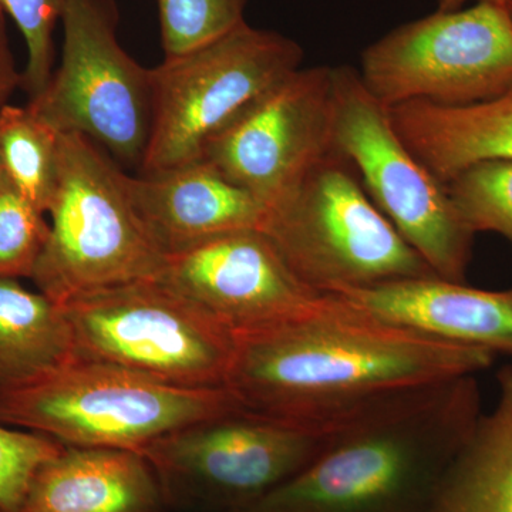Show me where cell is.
<instances>
[{"mask_svg":"<svg viewBox=\"0 0 512 512\" xmlns=\"http://www.w3.org/2000/svg\"><path fill=\"white\" fill-rule=\"evenodd\" d=\"M248 0H157L165 57L183 55L245 22Z\"/></svg>","mask_w":512,"mask_h":512,"instance_id":"22","label":"cell"},{"mask_svg":"<svg viewBox=\"0 0 512 512\" xmlns=\"http://www.w3.org/2000/svg\"><path fill=\"white\" fill-rule=\"evenodd\" d=\"M389 111L404 144L443 184L471 165L512 161V87L470 106L409 101Z\"/></svg>","mask_w":512,"mask_h":512,"instance_id":"17","label":"cell"},{"mask_svg":"<svg viewBox=\"0 0 512 512\" xmlns=\"http://www.w3.org/2000/svg\"><path fill=\"white\" fill-rule=\"evenodd\" d=\"M446 185L474 234L494 232L512 244V161L471 165Z\"/></svg>","mask_w":512,"mask_h":512,"instance_id":"21","label":"cell"},{"mask_svg":"<svg viewBox=\"0 0 512 512\" xmlns=\"http://www.w3.org/2000/svg\"><path fill=\"white\" fill-rule=\"evenodd\" d=\"M481 416L477 376L384 397L336 421L305 470L238 512H430Z\"/></svg>","mask_w":512,"mask_h":512,"instance_id":"2","label":"cell"},{"mask_svg":"<svg viewBox=\"0 0 512 512\" xmlns=\"http://www.w3.org/2000/svg\"><path fill=\"white\" fill-rule=\"evenodd\" d=\"M0 168L47 215L57 184L59 133L28 106L6 104L0 110Z\"/></svg>","mask_w":512,"mask_h":512,"instance_id":"20","label":"cell"},{"mask_svg":"<svg viewBox=\"0 0 512 512\" xmlns=\"http://www.w3.org/2000/svg\"><path fill=\"white\" fill-rule=\"evenodd\" d=\"M302 47L241 23L227 35L150 69L151 130L141 168L167 173L201 160L215 134L301 69Z\"/></svg>","mask_w":512,"mask_h":512,"instance_id":"7","label":"cell"},{"mask_svg":"<svg viewBox=\"0 0 512 512\" xmlns=\"http://www.w3.org/2000/svg\"><path fill=\"white\" fill-rule=\"evenodd\" d=\"M242 409L227 387L187 389L130 370L77 359L0 397V423L74 447L141 453L178 429Z\"/></svg>","mask_w":512,"mask_h":512,"instance_id":"5","label":"cell"},{"mask_svg":"<svg viewBox=\"0 0 512 512\" xmlns=\"http://www.w3.org/2000/svg\"><path fill=\"white\" fill-rule=\"evenodd\" d=\"M507 6H508V9H510V13H511V16H512V0H508Z\"/></svg>","mask_w":512,"mask_h":512,"instance_id":"28","label":"cell"},{"mask_svg":"<svg viewBox=\"0 0 512 512\" xmlns=\"http://www.w3.org/2000/svg\"><path fill=\"white\" fill-rule=\"evenodd\" d=\"M63 447L45 434L0 423V512H19L37 468Z\"/></svg>","mask_w":512,"mask_h":512,"instance_id":"25","label":"cell"},{"mask_svg":"<svg viewBox=\"0 0 512 512\" xmlns=\"http://www.w3.org/2000/svg\"><path fill=\"white\" fill-rule=\"evenodd\" d=\"M121 180L138 220L165 256L229 232L261 231L268 215L254 195L205 160L143 177L123 171Z\"/></svg>","mask_w":512,"mask_h":512,"instance_id":"14","label":"cell"},{"mask_svg":"<svg viewBox=\"0 0 512 512\" xmlns=\"http://www.w3.org/2000/svg\"><path fill=\"white\" fill-rule=\"evenodd\" d=\"M362 82L387 109L409 101L461 107L512 87V16L503 3L477 2L387 33L362 56Z\"/></svg>","mask_w":512,"mask_h":512,"instance_id":"10","label":"cell"},{"mask_svg":"<svg viewBox=\"0 0 512 512\" xmlns=\"http://www.w3.org/2000/svg\"><path fill=\"white\" fill-rule=\"evenodd\" d=\"M0 13H5L3 12L2 6H0Z\"/></svg>","mask_w":512,"mask_h":512,"instance_id":"29","label":"cell"},{"mask_svg":"<svg viewBox=\"0 0 512 512\" xmlns=\"http://www.w3.org/2000/svg\"><path fill=\"white\" fill-rule=\"evenodd\" d=\"M62 60L29 100L59 134H82L127 164L140 163L150 137V69L121 47L113 0H67Z\"/></svg>","mask_w":512,"mask_h":512,"instance_id":"11","label":"cell"},{"mask_svg":"<svg viewBox=\"0 0 512 512\" xmlns=\"http://www.w3.org/2000/svg\"><path fill=\"white\" fill-rule=\"evenodd\" d=\"M335 295L375 318L430 338L512 356V288L487 291L429 276Z\"/></svg>","mask_w":512,"mask_h":512,"instance_id":"15","label":"cell"},{"mask_svg":"<svg viewBox=\"0 0 512 512\" xmlns=\"http://www.w3.org/2000/svg\"><path fill=\"white\" fill-rule=\"evenodd\" d=\"M123 171L82 134H59L50 234L30 281L59 305L76 296L160 278L167 256L138 220Z\"/></svg>","mask_w":512,"mask_h":512,"instance_id":"4","label":"cell"},{"mask_svg":"<svg viewBox=\"0 0 512 512\" xmlns=\"http://www.w3.org/2000/svg\"><path fill=\"white\" fill-rule=\"evenodd\" d=\"M261 231L303 284L319 293L436 276L338 151L268 211Z\"/></svg>","mask_w":512,"mask_h":512,"instance_id":"3","label":"cell"},{"mask_svg":"<svg viewBox=\"0 0 512 512\" xmlns=\"http://www.w3.org/2000/svg\"><path fill=\"white\" fill-rule=\"evenodd\" d=\"M494 410L444 474L430 512H512V366L498 370Z\"/></svg>","mask_w":512,"mask_h":512,"instance_id":"19","label":"cell"},{"mask_svg":"<svg viewBox=\"0 0 512 512\" xmlns=\"http://www.w3.org/2000/svg\"><path fill=\"white\" fill-rule=\"evenodd\" d=\"M76 356L62 305L0 278V397L32 386Z\"/></svg>","mask_w":512,"mask_h":512,"instance_id":"18","label":"cell"},{"mask_svg":"<svg viewBox=\"0 0 512 512\" xmlns=\"http://www.w3.org/2000/svg\"><path fill=\"white\" fill-rule=\"evenodd\" d=\"M77 359L130 370L168 386L225 387L231 330L161 278L76 296L62 305Z\"/></svg>","mask_w":512,"mask_h":512,"instance_id":"6","label":"cell"},{"mask_svg":"<svg viewBox=\"0 0 512 512\" xmlns=\"http://www.w3.org/2000/svg\"><path fill=\"white\" fill-rule=\"evenodd\" d=\"M5 13H0V110L9 104L13 93L22 87V73L16 67L6 33Z\"/></svg>","mask_w":512,"mask_h":512,"instance_id":"26","label":"cell"},{"mask_svg":"<svg viewBox=\"0 0 512 512\" xmlns=\"http://www.w3.org/2000/svg\"><path fill=\"white\" fill-rule=\"evenodd\" d=\"M333 146L434 275L466 282L476 234L458 212L447 185L404 144L389 109L350 66L333 67Z\"/></svg>","mask_w":512,"mask_h":512,"instance_id":"9","label":"cell"},{"mask_svg":"<svg viewBox=\"0 0 512 512\" xmlns=\"http://www.w3.org/2000/svg\"><path fill=\"white\" fill-rule=\"evenodd\" d=\"M495 357L384 322L325 293L298 318L235 336L225 387L248 412L329 426L392 394L478 376Z\"/></svg>","mask_w":512,"mask_h":512,"instance_id":"1","label":"cell"},{"mask_svg":"<svg viewBox=\"0 0 512 512\" xmlns=\"http://www.w3.org/2000/svg\"><path fill=\"white\" fill-rule=\"evenodd\" d=\"M50 222L0 168V278L30 279L49 238Z\"/></svg>","mask_w":512,"mask_h":512,"instance_id":"23","label":"cell"},{"mask_svg":"<svg viewBox=\"0 0 512 512\" xmlns=\"http://www.w3.org/2000/svg\"><path fill=\"white\" fill-rule=\"evenodd\" d=\"M333 424L308 426L239 409L175 430L141 454L170 512H238L305 470Z\"/></svg>","mask_w":512,"mask_h":512,"instance_id":"8","label":"cell"},{"mask_svg":"<svg viewBox=\"0 0 512 512\" xmlns=\"http://www.w3.org/2000/svg\"><path fill=\"white\" fill-rule=\"evenodd\" d=\"M67 0H0L25 39L28 62L22 72V89L29 100L43 92L53 73V32L62 20Z\"/></svg>","mask_w":512,"mask_h":512,"instance_id":"24","label":"cell"},{"mask_svg":"<svg viewBox=\"0 0 512 512\" xmlns=\"http://www.w3.org/2000/svg\"><path fill=\"white\" fill-rule=\"evenodd\" d=\"M467 2H470V0H437V5H439L441 12H451V10L463 9ZM477 2H494L507 5L508 0H477Z\"/></svg>","mask_w":512,"mask_h":512,"instance_id":"27","label":"cell"},{"mask_svg":"<svg viewBox=\"0 0 512 512\" xmlns=\"http://www.w3.org/2000/svg\"><path fill=\"white\" fill-rule=\"evenodd\" d=\"M333 67L289 74L208 141L201 160L266 210L335 153Z\"/></svg>","mask_w":512,"mask_h":512,"instance_id":"12","label":"cell"},{"mask_svg":"<svg viewBox=\"0 0 512 512\" xmlns=\"http://www.w3.org/2000/svg\"><path fill=\"white\" fill-rule=\"evenodd\" d=\"M160 278L234 336L298 318L325 296L303 284L259 229L218 235L167 256Z\"/></svg>","mask_w":512,"mask_h":512,"instance_id":"13","label":"cell"},{"mask_svg":"<svg viewBox=\"0 0 512 512\" xmlns=\"http://www.w3.org/2000/svg\"><path fill=\"white\" fill-rule=\"evenodd\" d=\"M19 512H170L153 467L134 450L64 446L37 468Z\"/></svg>","mask_w":512,"mask_h":512,"instance_id":"16","label":"cell"}]
</instances>
